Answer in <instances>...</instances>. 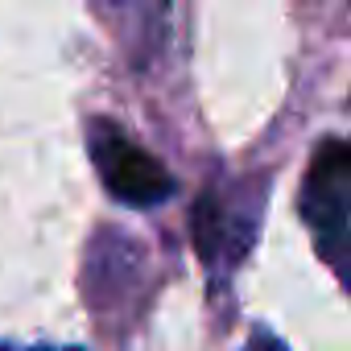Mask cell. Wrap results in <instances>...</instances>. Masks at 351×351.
I'll list each match as a JSON object with an SVG mask.
<instances>
[{
  "mask_svg": "<svg viewBox=\"0 0 351 351\" xmlns=\"http://www.w3.org/2000/svg\"><path fill=\"white\" fill-rule=\"evenodd\" d=\"M347 211H351V153L343 141H326L302 186V219L314 232L318 252L335 273L347 265Z\"/></svg>",
  "mask_w": 351,
  "mask_h": 351,
  "instance_id": "6da1fadb",
  "label": "cell"
},
{
  "mask_svg": "<svg viewBox=\"0 0 351 351\" xmlns=\"http://www.w3.org/2000/svg\"><path fill=\"white\" fill-rule=\"evenodd\" d=\"M91 157L99 165L104 186L128 207H153V203H165L173 195L169 169L104 120L91 124Z\"/></svg>",
  "mask_w": 351,
  "mask_h": 351,
  "instance_id": "7a4b0ae2",
  "label": "cell"
},
{
  "mask_svg": "<svg viewBox=\"0 0 351 351\" xmlns=\"http://www.w3.org/2000/svg\"><path fill=\"white\" fill-rule=\"evenodd\" d=\"M195 248L207 265L215 261H236L248 248V223L232 219L228 199L219 191H203V199L195 203Z\"/></svg>",
  "mask_w": 351,
  "mask_h": 351,
  "instance_id": "3957f363",
  "label": "cell"
},
{
  "mask_svg": "<svg viewBox=\"0 0 351 351\" xmlns=\"http://www.w3.org/2000/svg\"><path fill=\"white\" fill-rule=\"evenodd\" d=\"M71 351H83V347H71Z\"/></svg>",
  "mask_w": 351,
  "mask_h": 351,
  "instance_id": "277c9868",
  "label": "cell"
},
{
  "mask_svg": "<svg viewBox=\"0 0 351 351\" xmlns=\"http://www.w3.org/2000/svg\"><path fill=\"white\" fill-rule=\"evenodd\" d=\"M38 351H42V347H38Z\"/></svg>",
  "mask_w": 351,
  "mask_h": 351,
  "instance_id": "5b68a950",
  "label": "cell"
}]
</instances>
